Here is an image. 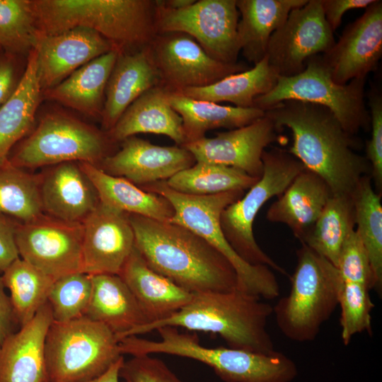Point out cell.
I'll list each match as a JSON object with an SVG mask.
<instances>
[{
	"instance_id": "6da1fadb",
	"label": "cell",
	"mask_w": 382,
	"mask_h": 382,
	"mask_svg": "<svg viewBox=\"0 0 382 382\" xmlns=\"http://www.w3.org/2000/svg\"><path fill=\"white\" fill-rule=\"evenodd\" d=\"M277 129H289L293 143L287 151L319 175L332 195H352L361 178L371 176L365 157L356 152L359 142L326 107L296 100H284L265 111Z\"/></svg>"
},
{
	"instance_id": "7a4b0ae2",
	"label": "cell",
	"mask_w": 382,
	"mask_h": 382,
	"mask_svg": "<svg viewBox=\"0 0 382 382\" xmlns=\"http://www.w3.org/2000/svg\"><path fill=\"white\" fill-rule=\"evenodd\" d=\"M134 245L146 263L174 284L196 294L237 289L230 262L209 242L189 228L127 214Z\"/></svg>"
},
{
	"instance_id": "3957f363",
	"label": "cell",
	"mask_w": 382,
	"mask_h": 382,
	"mask_svg": "<svg viewBox=\"0 0 382 382\" xmlns=\"http://www.w3.org/2000/svg\"><path fill=\"white\" fill-rule=\"evenodd\" d=\"M272 313L270 303L237 289L196 293L180 310L164 320L141 326L133 336L173 326L217 334L231 348L269 354L275 351L267 329Z\"/></svg>"
},
{
	"instance_id": "277c9868",
	"label": "cell",
	"mask_w": 382,
	"mask_h": 382,
	"mask_svg": "<svg viewBox=\"0 0 382 382\" xmlns=\"http://www.w3.org/2000/svg\"><path fill=\"white\" fill-rule=\"evenodd\" d=\"M37 35L94 30L120 52L141 50L157 34L156 0H33Z\"/></svg>"
},
{
	"instance_id": "5b68a950",
	"label": "cell",
	"mask_w": 382,
	"mask_h": 382,
	"mask_svg": "<svg viewBox=\"0 0 382 382\" xmlns=\"http://www.w3.org/2000/svg\"><path fill=\"white\" fill-rule=\"evenodd\" d=\"M161 340L130 336L120 340L122 354L132 357L167 354L192 359L211 367L224 382H291L297 375L294 361L282 352L265 354L231 347L202 345L196 333L178 328L156 330Z\"/></svg>"
},
{
	"instance_id": "8992f818",
	"label": "cell",
	"mask_w": 382,
	"mask_h": 382,
	"mask_svg": "<svg viewBox=\"0 0 382 382\" xmlns=\"http://www.w3.org/2000/svg\"><path fill=\"white\" fill-rule=\"evenodd\" d=\"M296 256L290 291L273 306L272 314L286 338L311 342L338 306L343 281L334 265L306 245Z\"/></svg>"
},
{
	"instance_id": "52a82bcc",
	"label": "cell",
	"mask_w": 382,
	"mask_h": 382,
	"mask_svg": "<svg viewBox=\"0 0 382 382\" xmlns=\"http://www.w3.org/2000/svg\"><path fill=\"white\" fill-rule=\"evenodd\" d=\"M159 195L172 204L174 215L170 222L185 226L198 234L232 265L237 274V289L266 299L279 295V285L272 269L266 265H253L244 261L224 237L220 216L229 204L240 199L245 191H229L212 195H190L176 192L166 181L140 187Z\"/></svg>"
},
{
	"instance_id": "ba28073f",
	"label": "cell",
	"mask_w": 382,
	"mask_h": 382,
	"mask_svg": "<svg viewBox=\"0 0 382 382\" xmlns=\"http://www.w3.org/2000/svg\"><path fill=\"white\" fill-rule=\"evenodd\" d=\"M114 144L102 129L64 111L52 110L15 145L8 160L25 170L72 161L98 166L114 153Z\"/></svg>"
},
{
	"instance_id": "9c48e42d",
	"label": "cell",
	"mask_w": 382,
	"mask_h": 382,
	"mask_svg": "<svg viewBox=\"0 0 382 382\" xmlns=\"http://www.w3.org/2000/svg\"><path fill=\"white\" fill-rule=\"evenodd\" d=\"M120 340L107 326L83 316L53 320L47 330V382H86L103 374L123 355Z\"/></svg>"
},
{
	"instance_id": "30bf717a",
	"label": "cell",
	"mask_w": 382,
	"mask_h": 382,
	"mask_svg": "<svg viewBox=\"0 0 382 382\" xmlns=\"http://www.w3.org/2000/svg\"><path fill=\"white\" fill-rule=\"evenodd\" d=\"M263 173L247 193L227 206L220 216L223 234L236 253L253 265L286 272L259 246L253 233L255 219L262 206L282 194L305 167L287 151L273 147L262 155Z\"/></svg>"
},
{
	"instance_id": "8fae6325",
	"label": "cell",
	"mask_w": 382,
	"mask_h": 382,
	"mask_svg": "<svg viewBox=\"0 0 382 382\" xmlns=\"http://www.w3.org/2000/svg\"><path fill=\"white\" fill-rule=\"evenodd\" d=\"M366 78L354 79L346 84L335 83L322 54L309 58L305 69L290 76H279L268 93L255 99L254 108L265 111L288 100L313 103L328 108L343 129L355 135L370 127V114L364 101Z\"/></svg>"
},
{
	"instance_id": "7c38bea8",
	"label": "cell",
	"mask_w": 382,
	"mask_h": 382,
	"mask_svg": "<svg viewBox=\"0 0 382 382\" xmlns=\"http://www.w3.org/2000/svg\"><path fill=\"white\" fill-rule=\"evenodd\" d=\"M239 16L236 0H199L180 10L167 8L156 0L157 33H185L210 57L228 64H237L241 52Z\"/></svg>"
},
{
	"instance_id": "4fadbf2b",
	"label": "cell",
	"mask_w": 382,
	"mask_h": 382,
	"mask_svg": "<svg viewBox=\"0 0 382 382\" xmlns=\"http://www.w3.org/2000/svg\"><path fill=\"white\" fill-rule=\"evenodd\" d=\"M156 69L160 86L169 92L204 87L248 68L210 57L191 36L180 32L157 33L145 47Z\"/></svg>"
},
{
	"instance_id": "5bb4252c",
	"label": "cell",
	"mask_w": 382,
	"mask_h": 382,
	"mask_svg": "<svg viewBox=\"0 0 382 382\" xmlns=\"http://www.w3.org/2000/svg\"><path fill=\"white\" fill-rule=\"evenodd\" d=\"M83 224L42 214L36 219L17 221L15 242L19 257L57 279L83 272Z\"/></svg>"
},
{
	"instance_id": "9a60e30c",
	"label": "cell",
	"mask_w": 382,
	"mask_h": 382,
	"mask_svg": "<svg viewBox=\"0 0 382 382\" xmlns=\"http://www.w3.org/2000/svg\"><path fill=\"white\" fill-rule=\"evenodd\" d=\"M320 0H308L292 10L284 23L271 35L266 57L279 76L302 72L306 61L328 52L335 44Z\"/></svg>"
},
{
	"instance_id": "2e32d148",
	"label": "cell",
	"mask_w": 382,
	"mask_h": 382,
	"mask_svg": "<svg viewBox=\"0 0 382 382\" xmlns=\"http://www.w3.org/2000/svg\"><path fill=\"white\" fill-rule=\"evenodd\" d=\"M382 56V1L375 0L364 13L349 23L340 39L322 58L332 80L344 85L366 78Z\"/></svg>"
},
{
	"instance_id": "e0dca14e",
	"label": "cell",
	"mask_w": 382,
	"mask_h": 382,
	"mask_svg": "<svg viewBox=\"0 0 382 382\" xmlns=\"http://www.w3.org/2000/svg\"><path fill=\"white\" fill-rule=\"evenodd\" d=\"M82 224L83 272L118 275L134 248L127 214L100 201Z\"/></svg>"
},
{
	"instance_id": "ac0fdd59",
	"label": "cell",
	"mask_w": 382,
	"mask_h": 382,
	"mask_svg": "<svg viewBox=\"0 0 382 382\" xmlns=\"http://www.w3.org/2000/svg\"><path fill=\"white\" fill-rule=\"evenodd\" d=\"M277 129L265 116L240 128L203 137L183 146L203 161L239 169L260 178L263 173L262 155L266 148L278 139Z\"/></svg>"
},
{
	"instance_id": "d6986e66",
	"label": "cell",
	"mask_w": 382,
	"mask_h": 382,
	"mask_svg": "<svg viewBox=\"0 0 382 382\" xmlns=\"http://www.w3.org/2000/svg\"><path fill=\"white\" fill-rule=\"evenodd\" d=\"M33 49L42 91L57 86L90 61L120 51L110 40L86 28L52 35H37Z\"/></svg>"
},
{
	"instance_id": "ffe728a7",
	"label": "cell",
	"mask_w": 382,
	"mask_h": 382,
	"mask_svg": "<svg viewBox=\"0 0 382 382\" xmlns=\"http://www.w3.org/2000/svg\"><path fill=\"white\" fill-rule=\"evenodd\" d=\"M120 143V149L105 157L98 167L139 186L166 181L196 162L193 155L180 146H158L135 136Z\"/></svg>"
},
{
	"instance_id": "44dd1931",
	"label": "cell",
	"mask_w": 382,
	"mask_h": 382,
	"mask_svg": "<svg viewBox=\"0 0 382 382\" xmlns=\"http://www.w3.org/2000/svg\"><path fill=\"white\" fill-rule=\"evenodd\" d=\"M39 175L42 212L52 217L82 223L100 202L79 162L48 166Z\"/></svg>"
},
{
	"instance_id": "7402d4cb",
	"label": "cell",
	"mask_w": 382,
	"mask_h": 382,
	"mask_svg": "<svg viewBox=\"0 0 382 382\" xmlns=\"http://www.w3.org/2000/svg\"><path fill=\"white\" fill-rule=\"evenodd\" d=\"M53 321L47 303L0 346V382H47L45 345Z\"/></svg>"
},
{
	"instance_id": "603a6c76",
	"label": "cell",
	"mask_w": 382,
	"mask_h": 382,
	"mask_svg": "<svg viewBox=\"0 0 382 382\" xmlns=\"http://www.w3.org/2000/svg\"><path fill=\"white\" fill-rule=\"evenodd\" d=\"M160 83L158 73L145 48L120 52L105 88L101 129L109 132L134 100Z\"/></svg>"
},
{
	"instance_id": "cb8c5ba5",
	"label": "cell",
	"mask_w": 382,
	"mask_h": 382,
	"mask_svg": "<svg viewBox=\"0 0 382 382\" xmlns=\"http://www.w3.org/2000/svg\"><path fill=\"white\" fill-rule=\"evenodd\" d=\"M118 275L132 293L148 323L168 318L193 296L149 267L135 245Z\"/></svg>"
},
{
	"instance_id": "d4e9b609",
	"label": "cell",
	"mask_w": 382,
	"mask_h": 382,
	"mask_svg": "<svg viewBox=\"0 0 382 382\" xmlns=\"http://www.w3.org/2000/svg\"><path fill=\"white\" fill-rule=\"evenodd\" d=\"M331 195L327 183L317 174L304 168L277 197L267 209L266 219L287 226L301 242Z\"/></svg>"
},
{
	"instance_id": "484cf974",
	"label": "cell",
	"mask_w": 382,
	"mask_h": 382,
	"mask_svg": "<svg viewBox=\"0 0 382 382\" xmlns=\"http://www.w3.org/2000/svg\"><path fill=\"white\" fill-rule=\"evenodd\" d=\"M168 91L154 87L134 100L107 133L115 144L137 134L165 135L178 146L185 143L183 120L170 105Z\"/></svg>"
},
{
	"instance_id": "4316f807",
	"label": "cell",
	"mask_w": 382,
	"mask_h": 382,
	"mask_svg": "<svg viewBox=\"0 0 382 382\" xmlns=\"http://www.w3.org/2000/svg\"><path fill=\"white\" fill-rule=\"evenodd\" d=\"M119 52H109L83 65L57 86L43 91L42 99L100 119L107 83Z\"/></svg>"
},
{
	"instance_id": "83f0119b",
	"label": "cell",
	"mask_w": 382,
	"mask_h": 382,
	"mask_svg": "<svg viewBox=\"0 0 382 382\" xmlns=\"http://www.w3.org/2000/svg\"><path fill=\"white\" fill-rule=\"evenodd\" d=\"M93 290L86 317L107 326L117 338L132 336L148 323L132 293L117 274L91 275Z\"/></svg>"
},
{
	"instance_id": "f1b7e54d",
	"label": "cell",
	"mask_w": 382,
	"mask_h": 382,
	"mask_svg": "<svg viewBox=\"0 0 382 382\" xmlns=\"http://www.w3.org/2000/svg\"><path fill=\"white\" fill-rule=\"evenodd\" d=\"M308 0H236L241 16L237 33L241 52L256 64L267 54L271 35L286 21L294 8Z\"/></svg>"
},
{
	"instance_id": "f546056e",
	"label": "cell",
	"mask_w": 382,
	"mask_h": 382,
	"mask_svg": "<svg viewBox=\"0 0 382 382\" xmlns=\"http://www.w3.org/2000/svg\"><path fill=\"white\" fill-rule=\"evenodd\" d=\"M79 163L103 204L127 214L161 221H170L173 218V207L165 197L144 190L125 178L109 175L96 166Z\"/></svg>"
},
{
	"instance_id": "4dcf8cb0",
	"label": "cell",
	"mask_w": 382,
	"mask_h": 382,
	"mask_svg": "<svg viewBox=\"0 0 382 382\" xmlns=\"http://www.w3.org/2000/svg\"><path fill=\"white\" fill-rule=\"evenodd\" d=\"M42 99V90L37 74L35 53L32 49L17 88L0 108V163L8 159L15 145L33 129Z\"/></svg>"
},
{
	"instance_id": "1f68e13d",
	"label": "cell",
	"mask_w": 382,
	"mask_h": 382,
	"mask_svg": "<svg viewBox=\"0 0 382 382\" xmlns=\"http://www.w3.org/2000/svg\"><path fill=\"white\" fill-rule=\"evenodd\" d=\"M167 96L170 105L183 120L185 144L204 137L207 131L240 128L265 116V111L256 108L221 105L175 92L168 91Z\"/></svg>"
},
{
	"instance_id": "d6a6232c",
	"label": "cell",
	"mask_w": 382,
	"mask_h": 382,
	"mask_svg": "<svg viewBox=\"0 0 382 382\" xmlns=\"http://www.w3.org/2000/svg\"><path fill=\"white\" fill-rule=\"evenodd\" d=\"M279 75L267 57L254 67L228 75L211 85L188 88L178 92L187 97L213 103L229 102L236 107L254 108L255 99L270 91Z\"/></svg>"
},
{
	"instance_id": "836d02e7",
	"label": "cell",
	"mask_w": 382,
	"mask_h": 382,
	"mask_svg": "<svg viewBox=\"0 0 382 382\" xmlns=\"http://www.w3.org/2000/svg\"><path fill=\"white\" fill-rule=\"evenodd\" d=\"M352 195H331L320 216L301 241L336 267L342 247L355 228Z\"/></svg>"
},
{
	"instance_id": "e575fe53",
	"label": "cell",
	"mask_w": 382,
	"mask_h": 382,
	"mask_svg": "<svg viewBox=\"0 0 382 382\" xmlns=\"http://www.w3.org/2000/svg\"><path fill=\"white\" fill-rule=\"evenodd\" d=\"M352 199L355 229L368 255L374 276V289L382 294V204L370 175L361 178Z\"/></svg>"
},
{
	"instance_id": "d590c367",
	"label": "cell",
	"mask_w": 382,
	"mask_h": 382,
	"mask_svg": "<svg viewBox=\"0 0 382 382\" xmlns=\"http://www.w3.org/2000/svg\"><path fill=\"white\" fill-rule=\"evenodd\" d=\"M3 284L10 292L16 320L23 326L47 303L55 279L42 272L20 257L1 274Z\"/></svg>"
},
{
	"instance_id": "8d00e7d4",
	"label": "cell",
	"mask_w": 382,
	"mask_h": 382,
	"mask_svg": "<svg viewBox=\"0 0 382 382\" xmlns=\"http://www.w3.org/2000/svg\"><path fill=\"white\" fill-rule=\"evenodd\" d=\"M259 178L220 164L196 161L166 181L173 190L190 195H212L248 190Z\"/></svg>"
},
{
	"instance_id": "74e56055",
	"label": "cell",
	"mask_w": 382,
	"mask_h": 382,
	"mask_svg": "<svg viewBox=\"0 0 382 382\" xmlns=\"http://www.w3.org/2000/svg\"><path fill=\"white\" fill-rule=\"evenodd\" d=\"M42 214L39 174L18 168L8 159L0 163V214L26 222Z\"/></svg>"
},
{
	"instance_id": "f35d334b",
	"label": "cell",
	"mask_w": 382,
	"mask_h": 382,
	"mask_svg": "<svg viewBox=\"0 0 382 382\" xmlns=\"http://www.w3.org/2000/svg\"><path fill=\"white\" fill-rule=\"evenodd\" d=\"M37 34L33 0H0V47L27 58Z\"/></svg>"
},
{
	"instance_id": "ab89813d",
	"label": "cell",
	"mask_w": 382,
	"mask_h": 382,
	"mask_svg": "<svg viewBox=\"0 0 382 382\" xmlns=\"http://www.w3.org/2000/svg\"><path fill=\"white\" fill-rule=\"evenodd\" d=\"M91 275L76 272L54 282L47 296L53 320L65 322L85 316L92 296Z\"/></svg>"
},
{
	"instance_id": "60d3db41",
	"label": "cell",
	"mask_w": 382,
	"mask_h": 382,
	"mask_svg": "<svg viewBox=\"0 0 382 382\" xmlns=\"http://www.w3.org/2000/svg\"><path fill=\"white\" fill-rule=\"evenodd\" d=\"M369 291L367 286L362 284L343 282L338 306L341 310V338L345 345H348L353 336L358 333L364 331L371 332V313L374 303Z\"/></svg>"
},
{
	"instance_id": "b9f144b4",
	"label": "cell",
	"mask_w": 382,
	"mask_h": 382,
	"mask_svg": "<svg viewBox=\"0 0 382 382\" xmlns=\"http://www.w3.org/2000/svg\"><path fill=\"white\" fill-rule=\"evenodd\" d=\"M337 268L343 282L357 283L374 289V276L366 251L355 229L345 240Z\"/></svg>"
},
{
	"instance_id": "7bdbcfd3",
	"label": "cell",
	"mask_w": 382,
	"mask_h": 382,
	"mask_svg": "<svg viewBox=\"0 0 382 382\" xmlns=\"http://www.w3.org/2000/svg\"><path fill=\"white\" fill-rule=\"evenodd\" d=\"M367 97L370 108L371 139L366 142V156L371 166V178L376 192L382 190V94L378 88L371 87Z\"/></svg>"
},
{
	"instance_id": "ee69618b",
	"label": "cell",
	"mask_w": 382,
	"mask_h": 382,
	"mask_svg": "<svg viewBox=\"0 0 382 382\" xmlns=\"http://www.w3.org/2000/svg\"><path fill=\"white\" fill-rule=\"evenodd\" d=\"M119 376L125 382H184L160 359L134 356L124 361Z\"/></svg>"
},
{
	"instance_id": "f6af8a7d",
	"label": "cell",
	"mask_w": 382,
	"mask_h": 382,
	"mask_svg": "<svg viewBox=\"0 0 382 382\" xmlns=\"http://www.w3.org/2000/svg\"><path fill=\"white\" fill-rule=\"evenodd\" d=\"M26 62L27 58L0 51V108L17 88Z\"/></svg>"
},
{
	"instance_id": "bcb514c9",
	"label": "cell",
	"mask_w": 382,
	"mask_h": 382,
	"mask_svg": "<svg viewBox=\"0 0 382 382\" xmlns=\"http://www.w3.org/2000/svg\"><path fill=\"white\" fill-rule=\"evenodd\" d=\"M18 221L0 214V273L17 258L18 252L15 242V228Z\"/></svg>"
},
{
	"instance_id": "7dc6e473",
	"label": "cell",
	"mask_w": 382,
	"mask_h": 382,
	"mask_svg": "<svg viewBox=\"0 0 382 382\" xmlns=\"http://www.w3.org/2000/svg\"><path fill=\"white\" fill-rule=\"evenodd\" d=\"M375 0H320L325 18L335 32L341 25L342 16L349 10L366 8Z\"/></svg>"
},
{
	"instance_id": "c3c4849f",
	"label": "cell",
	"mask_w": 382,
	"mask_h": 382,
	"mask_svg": "<svg viewBox=\"0 0 382 382\" xmlns=\"http://www.w3.org/2000/svg\"><path fill=\"white\" fill-rule=\"evenodd\" d=\"M16 326L18 325L13 315L10 298L5 291L0 276V346L10 334L16 331Z\"/></svg>"
},
{
	"instance_id": "681fc988",
	"label": "cell",
	"mask_w": 382,
	"mask_h": 382,
	"mask_svg": "<svg viewBox=\"0 0 382 382\" xmlns=\"http://www.w3.org/2000/svg\"><path fill=\"white\" fill-rule=\"evenodd\" d=\"M124 357H121L103 374L99 377L86 382H119V372L124 362Z\"/></svg>"
},
{
	"instance_id": "f907efd6",
	"label": "cell",
	"mask_w": 382,
	"mask_h": 382,
	"mask_svg": "<svg viewBox=\"0 0 382 382\" xmlns=\"http://www.w3.org/2000/svg\"><path fill=\"white\" fill-rule=\"evenodd\" d=\"M196 0H158V2L164 7L180 10L189 7L194 4Z\"/></svg>"
},
{
	"instance_id": "816d5d0a",
	"label": "cell",
	"mask_w": 382,
	"mask_h": 382,
	"mask_svg": "<svg viewBox=\"0 0 382 382\" xmlns=\"http://www.w3.org/2000/svg\"><path fill=\"white\" fill-rule=\"evenodd\" d=\"M2 50L1 48L0 47V51Z\"/></svg>"
}]
</instances>
